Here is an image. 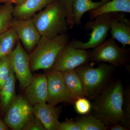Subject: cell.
<instances>
[{
    "label": "cell",
    "instance_id": "cell-1",
    "mask_svg": "<svg viewBox=\"0 0 130 130\" xmlns=\"http://www.w3.org/2000/svg\"><path fill=\"white\" fill-rule=\"evenodd\" d=\"M94 99L92 108L95 116L107 126L120 124L127 128L124 111V93L120 80L109 84Z\"/></svg>",
    "mask_w": 130,
    "mask_h": 130
},
{
    "label": "cell",
    "instance_id": "cell-17",
    "mask_svg": "<svg viewBox=\"0 0 130 130\" xmlns=\"http://www.w3.org/2000/svg\"><path fill=\"white\" fill-rule=\"evenodd\" d=\"M130 13V0H110L97 9L89 11L91 20L101 14L112 13Z\"/></svg>",
    "mask_w": 130,
    "mask_h": 130
},
{
    "label": "cell",
    "instance_id": "cell-23",
    "mask_svg": "<svg viewBox=\"0 0 130 130\" xmlns=\"http://www.w3.org/2000/svg\"><path fill=\"white\" fill-rule=\"evenodd\" d=\"M12 70L9 55L0 60V90L9 77Z\"/></svg>",
    "mask_w": 130,
    "mask_h": 130
},
{
    "label": "cell",
    "instance_id": "cell-8",
    "mask_svg": "<svg viewBox=\"0 0 130 130\" xmlns=\"http://www.w3.org/2000/svg\"><path fill=\"white\" fill-rule=\"evenodd\" d=\"M6 113L3 121L13 130H22L33 113L32 106L22 94L17 96Z\"/></svg>",
    "mask_w": 130,
    "mask_h": 130
},
{
    "label": "cell",
    "instance_id": "cell-13",
    "mask_svg": "<svg viewBox=\"0 0 130 130\" xmlns=\"http://www.w3.org/2000/svg\"><path fill=\"white\" fill-rule=\"evenodd\" d=\"M32 110L46 130H57L60 123L59 108L45 102L34 105Z\"/></svg>",
    "mask_w": 130,
    "mask_h": 130
},
{
    "label": "cell",
    "instance_id": "cell-9",
    "mask_svg": "<svg viewBox=\"0 0 130 130\" xmlns=\"http://www.w3.org/2000/svg\"><path fill=\"white\" fill-rule=\"evenodd\" d=\"M12 70L22 89H24L31 80L32 75L29 63V55L18 40L16 46L9 55Z\"/></svg>",
    "mask_w": 130,
    "mask_h": 130
},
{
    "label": "cell",
    "instance_id": "cell-2",
    "mask_svg": "<svg viewBox=\"0 0 130 130\" xmlns=\"http://www.w3.org/2000/svg\"><path fill=\"white\" fill-rule=\"evenodd\" d=\"M67 15L61 0H56L31 18L41 36L53 39L67 32Z\"/></svg>",
    "mask_w": 130,
    "mask_h": 130
},
{
    "label": "cell",
    "instance_id": "cell-29",
    "mask_svg": "<svg viewBox=\"0 0 130 130\" xmlns=\"http://www.w3.org/2000/svg\"><path fill=\"white\" fill-rule=\"evenodd\" d=\"M111 130H128L129 129L126 127L124 126L121 124H117L112 125V126L109 128Z\"/></svg>",
    "mask_w": 130,
    "mask_h": 130
},
{
    "label": "cell",
    "instance_id": "cell-7",
    "mask_svg": "<svg viewBox=\"0 0 130 130\" xmlns=\"http://www.w3.org/2000/svg\"><path fill=\"white\" fill-rule=\"evenodd\" d=\"M91 52L90 50L73 47L68 43L58 55L51 70L61 72L74 70L90 61Z\"/></svg>",
    "mask_w": 130,
    "mask_h": 130
},
{
    "label": "cell",
    "instance_id": "cell-5",
    "mask_svg": "<svg viewBox=\"0 0 130 130\" xmlns=\"http://www.w3.org/2000/svg\"><path fill=\"white\" fill-rule=\"evenodd\" d=\"M115 13L101 14L96 17L93 21L90 20L85 24L86 30L91 31L90 37L88 42H84L73 39L70 41V46L75 48L87 50L94 48L106 40L110 30V22Z\"/></svg>",
    "mask_w": 130,
    "mask_h": 130
},
{
    "label": "cell",
    "instance_id": "cell-26",
    "mask_svg": "<svg viewBox=\"0 0 130 130\" xmlns=\"http://www.w3.org/2000/svg\"><path fill=\"white\" fill-rule=\"evenodd\" d=\"M57 130H81L77 120L67 119L60 122Z\"/></svg>",
    "mask_w": 130,
    "mask_h": 130
},
{
    "label": "cell",
    "instance_id": "cell-19",
    "mask_svg": "<svg viewBox=\"0 0 130 130\" xmlns=\"http://www.w3.org/2000/svg\"><path fill=\"white\" fill-rule=\"evenodd\" d=\"M16 78L13 71H12L9 77L0 90V100L2 110L5 112L16 99Z\"/></svg>",
    "mask_w": 130,
    "mask_h": 130
},
{
    "label": "cell",
    "instance_id": "cell-22",
    "mask_svg": "<svg viewBox=\"0 0 130 130\" xmlns=\"http://www.w3.org/2000/svg\"><path fill=\"white\" fill-rule=\"evenodd\" d=\"M13 8L10 4H4L0 6V34L11 28Z\"/></svg>",
    "mask_w": 130,
    "mask_h": 130
},
{
    "label": "cell",
    "instance_id": "cell-10",
    "mask_svg": "<svg viewBox=\"0 0 130 130\" xmlns=\"http://www.w3.org/2000/svg\"><path fill=\"white\" fill-rule=\"evenodd\" d=\"M45 74L47 80L48 91L47 103L56 106L61 103H71L62 72L50 70H48Z\"/></svg>",
    "mask_w": 130,
    "mask_h": 130
},
{
    "label": "cell",
    "instance_id": "cell-16",
    "mask_svg": "<svg viewBox=\"0 0 130 130\" xmlns=\"http://www.w3.org/2000/svg\"><path fill=\"white\" fill-rule=\"evenodd\" d=\"M62 73L70 94L71 102L74 103L78 98L85 97L83 84L75 70L66 71Z\"/></svg>",
    "mask_w": 130,
    "mask_h": 130
},
{
    "label": "cell",
    "instance_id": "cell-30",
    "mask_svg": "<svg viewBox=\"0 0 130 130\" xmlns=\"http://www.w3.org/2000/svg\"><path fill=\"white\" fill-rule=\"evenodd\" d=\"M8 128L4 121L0 118V130H7Z\"/></svg>",
    "mask_w": 130,
    "mask_h": 130
},
{
    "label": "cell",
    "instance_id": "cell-25",
    "mask_svg": "<svg viewBox=\"0 0 130 130\" xmlns=\"http://www.w3.org/2000/svg\"><path fill=\"white\" fill-rule=\"evenodd\" d=\"M22 130H46L37 117L32 114L24 125Z\"/></svg>",
    "mask_w": 130,
    "mask_h": 130
},
{
    "label": "cell",
    "instance_id": "cell-24",
    "mask_svg": "<svg viewBox=\"0 0 130 130\" xmlns=\"http://www.w3.org/2000/svg\"><path fill=\"white\" fill-rule=\"evenodd\" d=\"M76 112L81 115L88 114L92 109V105L88 99L85 97L78 98L74 102Z\"/></svg>",
    "mask_w": 130,
    "mask_h": 130
},
{
    "label": "cell",
    "instance_id": "cell-31",
    "mask_svg": "<svg viewBox=\"0 0 130 130\" xmlns=\"http://www.w3.org/2000/svg\"><path fill=\"white\" fill-rule=\"evenodd\" d=\"M2 110V106L1 102V100H0V112Z\"/></svg>",
    "mask_w": 130,
    "mask_h": 130
},
{
    "label": "cell",
    "instance_id": "cell-18",
    "mask_svg": "<svg viewBox=\"0 0 130 130\" xmlns=\"http://www.w3.org/2000/svg\"><path fill=\"white\" fill-rule=\"evenodd\" d=\"M110 0L94 2L92 0H73L72 11L74 25H81V20L85 13L97 9Z\"/></svg>",
    "mask_w": 130,
    "mask_h": 130
},
{
    "label": "cell",
    "instance_id": "cell-21",
    "mask_svg": "<svg viewBox=\"0 0 130 130\" xmlns=\"http://www.w3.org/2000/svg\"><path fill=\"white\" fill-rule=\"evenodd\" d=\"M77 121L81 130H106L108 128L101 119L95 116L86 115Z\"/></svg>",
    "mask_w": 130,
    "mask_h": 130
},
{
    "label": "cell",
    "instance_id": "cell-27",
    "mask_svg": "<svg viewBox=\"0 0 130 130\" xmlns=\"http://www.w3.org/2000/svg\"><path fill=\"white\" fill-rule=\"evenodd\" d=\"M72 1L73 0H61L64 5L67 12V21L69 29H72L74 27V26L72 11Z\"/></svg>",
    "mask_w": 130,
    "mask_h": 130
},
{
    "label": "cell",
    "instance_id": "cell-6",
    "mask_svg": "<svg viewBox=\"0 0 130 130\" xmlns=\"http://www.w3.org/2000/svg\"><path fill=\"white\" fill-rule=\"evenodd\" d=\"M130 59V50L119 46L113 38L106 40L91 52V63H109L114 67L125 65Z\"/></svg>",
    "mask_w": 130,
    "mask_h": 130
},
{
    "label": "cell",
    "instance_id": "cell-11",
    "mask_svg": "<svg viewBox=\"0 0 130 130\" xmlns=\"http://www.w3.org/2000/svg\"><path fill=\"white\" fill-rule=\"evenodd\" d=\"M11 27L14 29L19 40L25 49L31 53L41 37L35 26L32 18L20 20L13 18Z\"/></svg>",
    "mask_w": 130,
    "mask_h": 130
},
{
    "label": "cell",
    "instance_id": "cell-20",
    "mask_svg": "<svg viewBox=\"0 0 130 130\" xmlns=\"http://www.w3.org/2000/svg\"><path fill=\"white\" fill-rule=\"evenodd\" d=\"M18 40L16 32L12 27L0 34V60L11 54Z\"/></svg>",
    "mask_w": 130,
    "mask_h": 130
},
{
    "label": "cell",
    "instance_id": "cell-28",
    "mask_svg": "<svg viewBox=\"0 0 130 130\" xmlns=\"http://www.w3.org/2000/svg\"><path fill=\"white\" fill-rule=\"evenodd\" d=\"M26 0H0V3L4 4H14L17 5H21L25 2Z\"/></svg>",
    "mask_w": 130,
    "mask_h": 130
},
{
    "label": "cell",
    "instance_id": "cell-4",
    "mask_svg": "<svg viewBox=\"0 0 130 130\" xmlns=\"http://www.w3.org/2000/svg\"><path fill=\"white\" fill-rule=\"evenodd\" d=\"M92 63L78 67L75 71L81 79L85 97L94 99L109 84L114 71V67L105 63H101L94 67Z\"/></svg>",
    "mask_w": 130,
    "mask_h": 130
},
{
    "label": "cell",
    "instance_id": "cell-3",
    "mask_svg": "<svg viewBox=\"0 0 130 130\" xmlns=\"http://www.w3.org/2000/svg\"><path fill=\"white\" fill-rule=\"evenodd\" d=\"M69 42V36L67 32L53 39L41 37L29 55V63L31 72L40 70H51L58 55Z\"/></svg>",
    "mask_w": 130,
    "mask_h": 130
},
{
    "label": "cell",
    "instance_id": "cell-15",
    "mask_svg": "<svg viewBox=\"0 0 130 130\" xmlns=\"http://www.w3.org/2000/svg\"><path fill=\"white\" fill-rule=\"evenodd\" d=\"M56 0H26L13 8V16L20 20L28 19L43 8Z\"/></svg>",
    "mask_w": 130,
    "mask_h": 130
},
{
    "label": "cell",
    "instance_id": "cell-14",
    "mask_svg": "<svg viewBox=\"0 0 130 130\" xmlns=\"http://www.w3.org/2000/svg\"><path fill=\"white\" fill-rule=\"evenodd\" d=\"M111 38L121 43L123 47L130 44V21L122 13H115L110 22Z\"/></svg>",
    "mask_w": 130,
    "mask_h": 130
},
{
    "label": "cell",
    "instance_id": "cell-12",
    "mask_svg": "<svg viewBox=\"0 0 130 130\" xmlns=\"http://www.w3.org/2000/svg\"><path fill=\"white\" fill-rule=\"evenodd\" d=\"M24 90V96L32 106L47 102L48 98L47 80L46 74H35Z\"/></svg>",
    "mask_w": 130,
    "mask_h": 130
}]
</instances>
